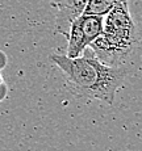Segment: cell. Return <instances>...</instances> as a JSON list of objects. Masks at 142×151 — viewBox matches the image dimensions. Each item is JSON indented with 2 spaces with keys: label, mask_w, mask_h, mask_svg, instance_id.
Instances as JSON below:
<instances>
[{
  "label": "cell",
  "mask_w": 142,
  "mask_h": 151,
  "mask_svg": "<svg viewBox=\"0 0 142 151\" xmlns=\"http://www.w3.org/2000/svg\"><path fill=\"white\" fill-rule=\"evenodd\" d=\"M50 59L63 72L68 88L75 96L96 99L108 105L113 104L117 91L132 71V63L123 66L103 63L89 46L76 58L53 54Z\"/></svg>",
  "instance_id": "6da1fadb"
},
{
  "label": "cell",
  "mask_w": 142,
  "mask_h": 151,
  "mask_svg": "<svg viewBox=\"0 0 142 151\" xmlns=\"http://www.w3.org/2000/svg\"><path fill=\"white\" fill-rule=\"evenodd\" d=\"M138 46L137 28L130 16L128 1H124L103 16L101 33L91 42L89 47L105 65L123 66L130 65Z\"/></svg>",
  "instance_id": "7a4b0ae2"
},
{
  "label": "cell",
  "mask_w": 142,
  "mask_h": 151,
  "mask_svg": "<svg viewBox=\"0 0 142 151\" xmlns=\"http://www.w3.org/2000/svg\"><path fill=\"white\" fill-rule=\"evenodd\" d=\"M103 29V16L82 13L71 22L68 33L66 36L67 49L66 57L76 58L84 51L91 42L101 33Z\"/></svg>",
  "instance_id": "3957f363"
},
{
  "label": "cell",
  "mask_w": 142,
  "mask_h": 151,
  "mask_svg": "<svg viewBox=\"0 0 142 151\" xmlns=\"http://www.w3.org/2000/svg\"><path fill=\"white\" fill-rule=\"evenodd\" d=\"M49 1L57 9L56 27L58 33L66 37L71 22L84 12L88 0H49Z\"/></svg>",
  "instance_id": "277c9868"
},
{
  "label": "cell",
  "mask_w": 142,
  "mask_h": 151,
  "mask_svg": "<svg viewBox=\"0 0 142 151\" xmlns=\"http://www.w3.org/2000/svg\"><path fill=\"white\" fill-rule=\"evenodd\" d=\"M124 1H128V0H88L83 13L105 16L113 7Z\"/></svg>",
  "instance_id": "5b68a950"
},
{
  "label": "cell",
  "mask_w": 142,
  "mask_h": 151,
  "mask_svg": "<svg viewBox=\"0 0 142 151\" xmlns=\"http://www.w3.org/2000/svg\"><path fill=\"white\" fill-rule=\"evenodd\" d=\"M0 89H1V91H7V87L4 86V82H3L1 75H0Z\"/></svg>",
  "instance_id": "8992f818"
},
{
  "label": "cell",
  "mask_w": 142,
  "mask_h": 151,
  "mask_svg": "<svg viewBox=\"0 0 142 151\" xmlns=\"http://www.w3.org/2000/svg\"><path fill=\"white\" fill-rule=\"evenodd\" d=\"M3 67H4V65H1V63H0V70H1Z\"/></svg>",
  "instance_id": "52a82bcc"
}]
</instances>
